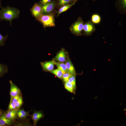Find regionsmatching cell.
I'll use <instances>...</instances> for the list:
<instances>
[{
  "mask_svg": "<svg viewBox=\"0 0 126 126\" xmlns=\"http://www.w3.org/2000/svg\"><path fill=\"white\" fill-rule=\"evenodd\" d=\"M36 18L37 20L42 24L44 28L55 26L54 16L52 14H42Z\"/></svg>",
  "mask_w": 126,
  "mask_h": 126,
  "instance_id": "obj_2",
  "label": "cell"
},
{
  "mask_svg": "<svg viewBox=\"0 0 126 126\" xmlns=\"http://www.w3.org/2000/svg\"><path fill=\"white\" fill-rule=\"evenodd\" d=\"M3 114L2 113V112L1 111H0V118L1 117Z\"/></svg>",
  "mask_w": 126,
  "mask_h": 126,
  "instance_id": "obj_30",
  "label": "cell"
},
{
  "mask_svg": "<svg viewBox=\"0 0 126 126\" xmlns=\"http://www.w3.org/2000/svg\"><path fill=\"white\" fill-rule=\"evenodd\" d=\"M120 3L122 7L124 9H126V0H120Z\"/></svg>",
  "mask_w": 126,
  "mask_h": 126,
  "instance_id": "obj_28",
  "label": "cell"
},
{
  "mask_svg": "<svg viewBox=\"0 0 126 126\" xmlns=\"http://www.w3.org/2000/svg\"><path fill=\"white\" fill-rule=\"evenodd\" d=\"M21 96L20 94L18 95L14 96L12 98V99L10 100V102H12L13 103H15Z\"/></svg>",
  "mask_w": 126,
  "mask_h": 126,
  "instance_id": "obj_27",
  "label": "cell"
},
{
  "mask_svg": "<svg viewBox=\"0 0 126 126\" xmlns=\"http://www.w3.org/2000/svg\"><path fill=\"white\" fill-rule=\"evenodd\" d=\"M66 61L65 63L68 72L71 74L75 75L76 73L74 68L70 60L68 58Z\"/></svg>",
  "mask_w": 126,
  "mask_h": 126,
  "instance_id": "obj_12",
  "label": "cell"
},
{
  "mask_svg": "<svg viewBox=\"0 0 126 126\" xmlns=\"http://www.w3.org/2000/svg\"><path fill=\"white\" fill-rule=\"evenodd\" d=\"M17 111L16 109L8 110L4 114L7 118L13 121L15 120L17 117Z\"/></svg>",
  "mask_w": 126,
  "mask_h": 126,
  "instance_id": "obj_10",
  "label": "cell"
},
{
  "mask_svg": "<svg viewBox=\"0 0 126 126\" xmlns=\"http://www.w3.org/2000/svg\"><path fill=\"white\" fill-rule=\"evenodd\" d=\"M1 111V110H0V111Z\"/></svg>",
  "mask_w": 126,
  "mask_h": 126,
  "instance_id": "obj_34",
  "label": "cell"
},
{
  "mask_svg": "<svg viewBox=\"0 0 126 126\" xmlns=\"http://www.w3.org/2000/svg\"><path fill=\"white\" fill-rule=\"evenodd\" d=\"M55 62L52 60L40 63L41 66L44 71H50L53 70Z\"/></svg>",
  "mask_w": 126,
  "mask_h": 126,
  "instance_id": "obj_6",
  "label": "cell"
},
{
  "mask_svg": "<svg viewBox=\"0 0 126 126\" xmlns=\"http://www.w3.org/2000/svg\"><path fill=\"white\" fill-rule=\"evenodd\" d=\"M9 82L10 86V94L11 100L14 96L20 94V91L19 88L12 82L11 80H10Z\"/></svg>",
  "mask_w": 126,
  "mask_h": 126,
  "instance_id": "obj_5",
  "label": "cell"
},
{
  "mask_svg": "<svg viewBox=\"0 0 126 126\" xmlns=\"http://www.w3.org/2000/svg\"><path fill=\"white\" fill-rule=\"evenodd\" d=\"M8 37L7 35L5 36H3L0 33V46H3L4 45L5 41Z\"/></svg>",
  "mask_w": 126,
  "mask_h": 126,
  "instance_id": "obj_22",
  "label": "cell"
},
{
  "mask_svg": "<svg viewBox=\"0 0 126 126\" xmlns=\"http://www.w3.org/2000/svg\"><path fill=\"white\" fill-rule=\"evenodd\" d=\"M65 82L64 87L65 88L70 92L74 93L75 90L76 86L68 81Z\"/></svg>",
  "mask_w": 126,
  "mask_h": 126,
  "instance_id": "obj_15",
  "label": "cell"
},
{
  "mask_svg": "<svg viewBox=\"0 0 126 126\" xmlns=\"http://www.w3.org/2000/svg\"><path fill=\"white\" fill-rule=\"evenodd\" d=\"M1 2L0 0V7H1Z\"/></svg>",
  "mask_w": 126,
  "mask_h": 126,
  "instance_id": "obj_32",
  "label": "cell"
},
{
  "mask_svg": "<svg viewBox=\"0 0 126 126\" xmlns=\"http://www.w3.org/2000/svg\"><path fill=\"white\" fill-rule=\"evenodd\" d=\"M91 21L94 24H99L101 21V18L98 14H93L91 16Z\"/></svg>",
  "mask_w": 126,
  "mask_h": 126,
  "instance_id": "obj_16",
  "label": "cell"
},
{
  "mask_svg": "<svg viewBox=\"0 0 126 126\" xmlns=\"http://www.w3.org/2000/svg\"><path fill=\"white\" fill-rule=\"evenodd\" d=\"M76 2L75 1L71 4H67L62 6L57 12L58 13L57 16H58L60 13L67 10L72 6L74 5Z\"/></svg>",
  "mask_w": 126,
  "mask_h": 126,
  "instance_id": "obj_19",
  "label": "cell"
},
{
  "mask_svg": "<svg viewBox=\"0 0 126 126\" xmlns=\"http://www.w3.org/2000/svg\"><path fill=\"white\" fill-rule=\"evenodd\" d=\"M84 22L80 17L78 18L77 20L71 25L70 28L71 32L77 35L81 34L83 31Z\"/></svg>",
  "mask_w": 126,
  "mask_h": 126,
  "instance_id": "obj_3",
  "label": "cell"
},
{
  "mask_svg": "<svg viewBox=\"0 0 126 126\" xmlns=\"http://www.w3.org/2000/svg\"><path fill=\"white\" fill-rule=\"evenodd\" d=\"M8 69L7 65L0 63V78L8 72Z\"/></svg>",
  "mask_w": 126,
  "mask_h": 126,
  "instance_id": "obj_17",
  "label": "cell"
},
{
  "mask_svg": "<svg viewBox=\"0 0 126 126\" xmlns=\"http://www.w3.org/2000/svg\"><path fill=\"white\" fill-rule=\"evenodd\" d=\"M23 102V98L21 96L17 102L15 103L16 110L18 111L19 109L22 105Z\"/></svg>",
  "mask_w": 126,
  "mask_h": 126,
  "instance_id": "obj_23",
  "label": "cell"
},
{
  "mask_svg": "<svg viewBox=\"0 0 126 126\" xmlns=\"http://www.w3.org/2000/svg\"><path fill=\"white\" fill-rule=\"evenodd\" d=\"M71 74H71L68 72L65 73L63 74L62 78L65 82L67 81L70 77Z\"/></svg>",
  "mask_w": 126,
  "mask_h": 126,
  "instance_id": "obj_25",
  "label": "cell"
},
{
  "mask_svg": "<svg viewBox=\"0 0 126 126\" xmlns=\"http://www.w3.org/2000/svg\"><path fill=\"white\" fill-rule=\"evenodd\" d=\"M96 30L94 24L91 20L84 23L83 31L85 34L89 35Z\"/></svg>",
  "mask_w": 126,
  "mask_h": 126,
  "instance_id": "obj_4",
  "label": "cell"
},
{
  "mask_svg": "<svg viewBox=\"0 0 126 126\" xmlns=\"http://www.w3.org/2000/svg\"><path fill=\"white\" fill-rule=\"evenodd\" d=\"M72 0L74 2H75V1H77L78 0Z\"/></svg>",
  "mask_w": 126,
  "mask_h": 126,
  "instance_id": "obj_31",
  "label": "cell"
},
{
  "mask_svg": "<svg viewBox=\"0 0 126 126\" xmlns=\"http://www.w3.org/2000/svg\"><path fill=\"white\" fill-rule=\"evenodd\" d=\"M93 1H94L95 0H92Z\"/></svg>",
  "mask_w": 126,
  "mask_h": 126,
  "instance_id": "obj_33",
  "label": "cell"
},
{
  "mask_svg": "<svg viewBox=\"0 0 126 126\" xmlns=\"http://www.w3.org/2000/svg\"><path fill=\"white\" fill-rule=\"evenodd\" d=\"M74 2L72 0H59L58 4L59 5L62 6L67 4H72Z\"/></svg>",
  "mask_w": 126,
  "mask_h": 126,
  "instance_id": "obj_21",
  "label": "cell"
},
{
  "mask_svg": "<svg viewBox=\"0 0 126 126\" xmlns=\"http://www.w3.org/2000/svg\"><path fill=\"white\" fill-rule=\"evenodd\" d=\"M55 65L56 66L58 69L62 71L63 74L65 73L68 72L66 69L65 63L63 62H55Z\"/></svg>",
  "mask_w": 126,
  "mask_h": 126,
  "instance_id": "obj_14",
  "label": "cell"
},
{
  "mask_svg": "<svg viewBox=\"0 0 126 126\" xmlns=\"http://www.w3.org/2000/svg\"><path fill=\"white\" fill-rule=\"evenodd\" d=\"M0 10V20L9 22L10 25L11 21L14 19L18 18L20 14V10L14 7L7 6L5 7H1Z\"/></svg>",
  "mask_w": 126,
  "mask_h": 126,
  "instance_id": "obj_1",
  "label": "cell"
},
{
  "mask_svg": "<svg viewBox=\"0 0 126 126\" xmlns=\"http://www.w3.org/2000/svg\"><path fill=\"white\" fill-rule=\"evenodd\" d=\"M31 11L33 15L36 18L42 13L41 7L36 3L34 4Z\"/></svg>",
  "mask_w": 126,
  "mask_h": 126,
  "instance_id": "obj_8",
  "label": "cell"
},
{
  "mask_svg": "<svg viewBox=\"0 0 126 126\" xmlns=\"http://www.w3.org/2000/svg\"><path fill=\"white\" fill-rule=\"evenodd\" d=\"M66 53L63 50H61L56 56L55 60L59 62H63L66 60Z\"/></svg>",
  "mask_w": 126,
  "mask_h": 126,
  "instance_id": "obj_11",
  "label": "cell"
},
{
  "mask_svg": "<svg viewBox=\"0 0 126 126\" xmlns=\"http://www.w3.org/2000/svg\"><path fill=\"white\" fill-rule=\"evenodd\" d=\"M68 81L76 86V77L75 75L71 74L68 79Z\"/></svg>",
  "mask_w": 126,
  "mask_h": 126,
  "instance_id": "obj_24",
  "label": "cell"
},
{
  "mask_svg": "<svg viewBox=\"0 0 126 126\" xmlns=\"http://www.w3.org/2000/svg\"><path fill=\"white\" fill-rule=\"evenodd\" d=\"M43 116V114L42 112L35 111L33 113L31 116V119L33 121L34 126H35L38 121L42 118Z\"/></svg>",
  "mask_w": 126,
  "mask_h": 126,
  "instance_id": "obj_9",
  "label": "cell"
},
{
  "mask_svg": "<svg viewBox=\"0 0 126 126\" xmlns=\"http://www.w3.org/2000/svg\"><path fill=\"white\" fill-rule=\"evenodd\" d=\"M50 72L58 78H62L63 73L61 70L58 68L56 69L53 70Z\"/></svg>",
  "mask_w": 126,
  "mask_h": 126,
  "instance_id": "obj_20",
  "label": "cell"
},
{
  "mask_svg": "<svg viewBox=\"0 0 126 126\" xmlns=\"http://www.w3.org/2000/svg\"><path fill=\"white\" fill-rule=\"evenodd\" d=\"M16 109V107L15 103L12 102H10L8 106V110H12Z\"/></svg>",
  "mask_w": 126,
  "mask_h": 126,
  "instance_id": "obj_26",
  "label": "cell"
},
{
  "mask_svg": "<svg viewBox=\"0 0 126 126\" xmlns=\"http://www.w3.org/2000/svg\"><path fill=\"white\" fill-rule=\"evenodd\" d=\"M55 5L54 1H51L49 3L42 5L41 6L42 13H48L51 12L53 9Z\"/></svg>",
  "mask_w": 126,
  "mask_h": 126,
  "instance_id": "obj_7",
  "label": "cell"
},
{
  "mask_svg": "<svg viewBox=\"0 0 126 126\" xmlns=\"http://www.w3.org/2000/svg\"><path fill=\"white\" fill-rule=\"evenodd\" d=\"M29 113L23 109L18 110L17 111V117L21 119L25 118L28 116Z\"/></svg>",
  "mask_w": 126,
  "mask_h": 126,
  "instance_id": "obj_18",
  "label": "cell"
},
{
  "mask_svg": "<svg viewBox=\"0 0 126 126\" xmlns=\"http://www.w3.org/2000/svg\"><path fill=\"white\" fill-rule=\"evenodd\" d=\"M13 121L7 118L5 114H3L0 118V126L11 125Z\"/></svg>",
  "mask_w": 126,
  "mask_h": 126,
  "instance_id": "obj_13",
  "label": "cell"
},
{
  "mask_svg": "<svg viewBox=\"0 0 126 126\" xmlns=\"http://www.w3.org/2000/svg\"><path fill=\"white\" fill-rule=\"evenodd\" d=\"M52 0H42L41 3L42 5L49 3L52 1Z\"/></svg>",
  "mask_w": 126,
  "mask_h": 126,
  "instance_id": "obj_29",
  "label": "cell"
}]
</instances>
